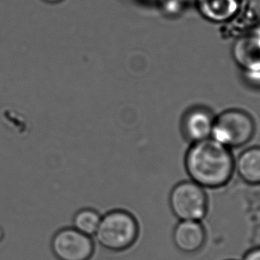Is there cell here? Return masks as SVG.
I'll list each match as a JSON object with an SVG mask.
<instances>
[{
    "label": "cell",
    "instance_id": "obj_1",
    "mask_svg": "<svg viewBox=\"0 0 260 260\" xmlns=\"http://www.w3.org/2000/svg\"><path fill=\"white\" fill-rule=\"evenodd\" d=\"M231 149L212 138L193 143L185 155V169L191 181L203 188H220L235 172Z\"/></svg>",
    "mask_w": 260,
    "mask_h": 260
},
{
    "label": "cell",
    "instance_id": "obj_2",
    "mask_svg": "<svg viewBox=\"0 0 260 260\" xmlns=\"http://www.w3.org/2000/svg\"><path fill=\"white\" fill-rule=\"evenodd\" d=\"M94 235L104 248L119 252L134 245L139 235V224L128 211L112 210L102 217Z\"/></svg>",
    "mask_w": 260,
    "mask_h": 260
},
{
    "label": "cell",
    "instance_id": "obj_3",
    "mask_svg": "<svg viewBox=\"0 0 260 260\" xmlns=\"http://www.w3.org/2000/svg\"><path fill=\"white\" fill-rule=\"evenodd\" d=\"M255 133V123L249 113L229 109L215 117L211 138L229 149L247 145Z\"/></svg>",
    "mask_w": 260,
    "mask_h": 260
},
{
    "label": "cell",
    "instance_id": "obj_4",
    "mask_svg": "<svg viewBox=\"0 0 260 260\" xmlns=\"http://www.w3.org/2000/svg\"><path fill=\"white\" fill-rule=\"evenodd\" d=\"M170 204L179 220L201 221L208 212L209 201L203 186L193 181H183L170 192Z\"/></svg>",
    "mask_w": 260,
    "mask_h": 260
},
{
    "label": "cell",
    "instance_id": "obj_5",
    "mask_svg": "<svg viewBox=\"0 0 260 260\" xmlns=\"http://www.w3.org/2000/svg\"><path fill=\"white\" fill-rule=\"evenodd\" d=\"M51 247L59 260H89L94 251L90 236L73 228L58 231L52 239Z\"/></svg>",
    "mask_w": 260,
    "mask_h": 260
},
{
    "label": "cell",
    "instance_id": "obj_6",
    "mask_svg": "<svg viewBox=\"0 0 260 260\" xmlns=\"http://www.w3.org/2000/svg\"><path fill=\"white\" fill-rule=\"evenodd\" d=\"M232 54L249 79L260 82V26L236 38Z\"/></svg>",
    "mask_w": 260,
    "mask_h": 260
},
{
    "label": "cell",
    "instance_id": "obj_7",
    "mask_svg": "<svg viewBox=\"0 0 260 260\" xmlns=\"http://www.w3.org/2000/svg\"><path fill=\"white\" fill-rule=\"evenodd\" d=\"M215 116L209 110L194 108L184 115L183 133L191 144L211 138Z\"/></svg>",
    "mask_w": 260,
    "mask_h": 260
},
{
    "label": "cell",
    "instance_id": "obj_8",
    "mask_svg": "<svg viewBox=\"0 0 260 260\" xmlns=\"http://www.w3.org/2000/svg\"><path fill=\"white\" fill-rule=\"evenodd\" d=\"M173 241L183 252H197L206 242V231L200 221L180 220L174 229Z\"/></svg>",
    "mask_w": 260,
    "mask_h": 260
},
{
    "label": "cell",
    "instance_id": "obj_9",
    "mask_svg": "<svg viewBox=\"0 0 260 260\" xmlns=\"http://www.w3.org/2000/svg\"><path fill=\"white\" fill-rule=\"evenodd\" d=\"M203 18L214 23L230 22L242 7V0H195Z\"/></svg>",
    "mask_w": 260,
    "mask_h": 260
},
{
    "label": "cell",
    "instance_id": "obj_10",
    "mask_svg": "<svg viewBox=\"0 0 260 260\" xmlns=\"http://www.w3.org/2000/svg\"><path fill=\"white\" fill-rule=\"evenodd\" d=\"M235 170L249 184H260V147L245 149L235 160Z\"/></svg>",
    "mask_w": 260,
    "mask_h": 260
},
{
    "label": "cell",
    "instance_id": "obj_11",
    "mask_svg": "<svg viewBox=\"0 0 260 260\" xmlns=\"http://www.w3.org/2000/svg\"><path fill=\"white\" fill-rule=\"evenodd\" d=\"M101 218V215L94 209H82L79 210L73 217V228L91 237L98 230Z\"/></svg>",
    "mask_w": 260,
    "mask_h": 260
},
{
    "label": "cell",
    "instance_id": "obj_12",
    "mask_svg": "<svg viewBox=\"0 0 260 260\" xmlns=\"http://www.w3.org/2000/svg\"><path fill=\"white\" fill-rule=\"evenodd\" d=\"M242 260H260V247L249 249L244 255Z\"/></svg>",
    "mask_w": 260,
    "mask_h": 260
},
{
    "label": "cell",
    "instance_id": "obj_13",
    "mask_svg": "<svg viewBox=\"0 0 260 260\" xmlns=\"http://www.w3.org/2000/svg\"><path fill=\"white\" fill-rule=\"evenodd\" d=\"M44 1H46L47 3H51V4H54V3H59V2H61L62 0H44Z\"/></svg>",
    "mask_w": 260,
    "mask_h": 260
},
{
    "label": "cell",
    "instance_id": "obj_14",
    "mask_svg": "<svg viewBox=\"0 0 260 260\" xmlns=\"http://www.w3.org/2000/svg\"><path fill=\"white\" fill-rule=\"evenodd\" d=\"M184 1H195V0H184Z\"/></svg>",
    "mask_w": 260,
    "mask_h": 260
},
{
    "label": "cell",
    "instance_id": "obj_15",
    "mask_svg": "<svg viewBox=\"0 0 260 260\" xmlns=\"http://www.w3.org/2000/svg\"><path fill=\"white\" fill-rule=\"evenodd\" d=\"M153 1H157V0H153Z\"/></svg>",
    "mask_w": 260,
    "mask_h": 260
}]
</instances>
